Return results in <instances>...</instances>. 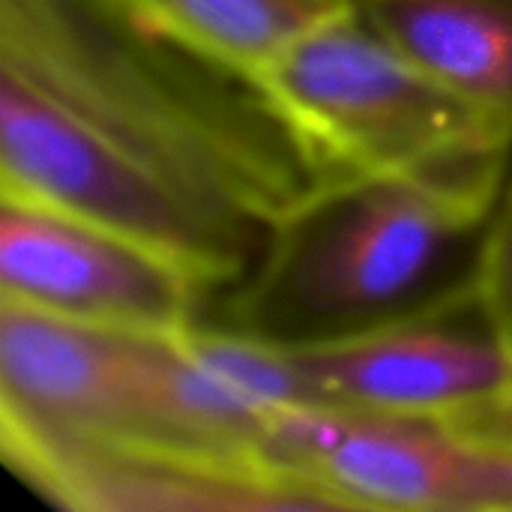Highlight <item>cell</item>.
<instances>
[{
  "label": "cell",
  "instance_id": "7c38bea8",
  "mask_svg": "<svg viewBox=\"0 0 512 512\" xmlns=\"http://www.w3.org/2000/svg\"><path fill=\"white\" fill-rule=\"evenodd\" d=\"M477 303L512 351V180H507L486 231Z\"/></svg>",
  "mask_w": 512,
  "mask_h": 512
},
{
  "label": "cell",
  "instance_id": "5b68a950",
  "mask_svg": "<svg viewBox=\"0 0 512 512\" xmlns=\"http://www.w3.org/2000/svg\"><path fill=\"white\" fill-rule=\"evenodd\" d=\"M261 453L324 510L512 512V453L453 423L294 405Z\"/></svg>",
  "mask_w": 512,
  "mask_h": 512
},
{
  "label": "cell",
  "instance_id": "3957f363",
  "mask_svg": "<svg viewBox=\"0 0 512 512\" xmlns=\"http://www.w3.org/2000/svg\"><path fill=\"white\" fill-rule=\"evenodd\" d=\"M276 411L255 405L186 336H141L0 303V441L159 447L270 462Z\"/></svg>",
  "mask_w": 512,
  "mask_h": 512
},
{
  "label": "cell",
  "instance_id": "4fadbf2b",
  "mask_svg": "<svg viewBox=\"0 0 512 512\" xmlns=\"http://www.w3.org/2000/svg\"><path fill=\"white\" fill-rule=\"evenodd\" d=\"M453 426L468 432L477 441H486L492 447H501V450L512 453V390L504 393L501 399L489 402L486 408L468 414L465 420L453 423Z\"/></svg>",
  "mask_w": 512,
  "mask_h": 512
},
{
  "label": "cell",
  "instance_id": "ba28073f",
  "mask_svg": "<svg viewBox=\"0 0 512 512\" xmlns=\"http://www.w3.org/2000/svg\"><path fill=\"white\" fill-rule=\"evenodd\" d=\"M288 354L321 408L459 423L512 390V351L477 300Z\"/></svg>",
  "mask_w": 512,
  "mask_h": 512
},
{
  "label": "cell",
  "instance_id": "8992f818",
  "mask_svg": "<svg viewBox=\"0 0 512 512\" xmlns=\"http://www.w3.org/2000/svg\"><path fill=\"white\" fill-rule=\"evenodd\" d=\"M0 195L117 231L174 261L210 297L231 288L261 252L9 78H0Z\"/></svg>",
  "mask_w": 512,
  "mask_h": 512
},
{
  "label": "cell",
  "instance_id": "30bf717a",
  "mask_svg": "<svg viewBox=\"0 0 512 512\" xmlns=\"http://www.w3.org/2000/svg\"><path fill=\"white\" fill-rule=\"evenodd\" d=\"M357 9L512 138V0H357Z\"/></svg>",
  "mask_w": 512,
  "mask_h": 512
},
{
  "label": "cell",
  "instance_id": "7a4b0ae2",
  "mask_svg": "<svg viewBox=\"0 0 512 512\" xmlns=\"http://www.w3.org/2000/svg\"><path fill=\"white\" fill-rule=\"evenodd\" d=\"M507 174L330 177L267 231L204 321L309 348L468 306Z\"/></svg>",
  "mask_w": 512,
  "mask_h": 512
},
{
  "label": "cell",
  "instance_id": "9c48e42d",
  "mask_svg": "<svg viewBox=\"0 0 512 512\" xmlns=\"http://www.w3.org/2000/svg\"><path fill=\"white\" fill-rule=\"evenodd\" d=\"M0 456L27 489L60 510H321L312 495L249 459L81 441H0Z\"/></svg>",
  "mask_w": 512,
  "mask_h": 512
},
{
  "label": "cell",
  "instance_id": "6da1fadb",
  "mask_svg": "<svg viewBox=\"0 0 512 512\" xmlns=\"http://www.w3.org/2000/svg\"><path fill=\"white\" fill-rule=\"evenodd\" d=\"M0 78L258 246L327 180L255 78L126 0H0Z\"/></svg>",
  "mask_w": 512,
  "mask_h": 512
},
{
  "label": "cell",
  "instance_id": "277c9868",
  "mask_svg": "<svg viewBox=\"0 0 512 512\" xmlns=\"http://www.w3.org/2000/svg\"><path fill=\"white\" fill-rule=\"evenodd\" d=\"M255 81L327 180L510 165V135L411 63L357 6L294 39Z\"/></svg>",
  "mask_w": 512,
  "mask_h": 512
},
{
  "label": "cell",
  "instance_id": "52a82bcc",
  "mask_svg": "<svg viewBox=\"0 0 512 512\" xmlns=\"http://www.w3.org/2000/svg\"><path fill=\"white\" fill-rule=\"evenodd\" d=\"M0 303L141 336H189L210 291L159 252L60 213L0 195Z\"/></svg>",
  "mask_w": 512,
  "mask_h": 512
},
{
  "label": "cell",
  "instance_id": "8fae6325",
  "mask_svg": "<svg viewBox=\"0 0 512 512\" xmlns=\"http://www.w3.org/2000/svg\"><path fill=\"white\" fill-rule=\"evenodd\" d=\"M180 45L255 78L294 39L357 0H126Z\"/></svg>",
  "mask_w": 512,
  "mask_h": 512
}]
</instances>
